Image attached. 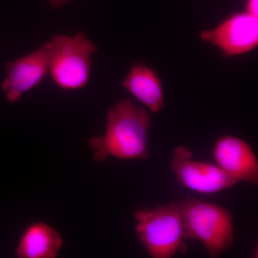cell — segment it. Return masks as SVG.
<instances>
[{
  "label": "cell",
  "instance_id": "obj_1",
  "mask_svg": "<svg viewBox=\"0 0 258 258\" xmlns=\"http://www.w3.org/2000/svg\"><path fill=\"white\" fill-rule=\"evenodd\" d=\"M152 125L144 107L131 99H120L107 111L106 131L88 139L93 158L103 163L108 158L131 160L150 159L148 132Z\"/></svg>",
  "mask_w": 258,
  "mask_h": 258
},
{
  "label": "cell",
  "instance_id": "obj_2",
  "mask_svg": "<svg viewBox=\"0 0 258 258\" xmlns=\"http://www.w3.org/2000/svg\"><path fill=\"white\" fill-rule=\"evenodd\" d=\"M179 205L186 240L203 244L211 258L221 257L233 245L234 215L228 209L191 197Z\"/></svg>",
  "mask_w": 258,
  "mask_h": 258
},
{
  "label": "cell",
  "instance_id": "obj_3",
  "mask_svg": "<svg viewBox=\"0 0 258 258\" xmlns=\"http://www.w3.org/2000/svg\"><path fill=\"white\" fill-rule=\"evenodd\" d=\"M139 242L152 258H172L187 253L179 200L156 208H141L134 215Z\"/></svg>",
  "mask_w": 258,
  "mask_h": 258
},
{
  "label": "cell",
  "instance_id": "obj_4",
  "mask_svg": "<svg viewBox=\"0 0 258 258\" xmlns=\"http://www.w3.org/2000/svg\"><path fill=\"white\" fill-rule=\"evenodd\" d=\"M50 42L49 72L61 89L74 91L87 85L93 66L96 44L83 32L74 37L57 35Z\"/></svg>",
  "mask_w": 258,
  "mask_h": 258
},
{
  "label": "cell",
  "instance_id": "obj_5",
  "mask_svg": "<svg viewBox=\"0 0 258 258\" xmlns=\"http://www.w3.org/2000/svg\"><path fill=\"white\" fill-rule=\"evenodd\" d=\"M170 169L178 184L201 195L221 192L238 183L216 164L194 160L192 152L183 145L174 148Z\"/></svg>",
  "mask_w": 258,
  "mask_h": 258
},
{
  "label": "cell",
  "instance_id": "obj_6",
  "mask_svg": "<svg viewBox=\"0 0 258 258\" xmlns=\"http://www.w3.org/2000/svg\"><path fill=\"white\" fill-rule=\"evenodd\" d=\"M200 37L221 51L225 58L244 55L257 48L258 18L245 11L234 13L215 28L203 30Z\"/></svg>",
  "mask_w": 258,
  "mask_h": 258
},
{
  "label": "cell",
  "instance_id": "obj_7",
  "mask_svg": "<svg viewBox=\"0 0 258 258\" xmlns=\"http://www.w3.org/2000/svg\"><path fill=\"white\" fill-rule=\"evenodd\" d=\"M50 42L42 44L30 55L5 66L6 77L0 87L10 103L20 101L25 93L36 87L49 72Z\"/></svg>",
  "mask_w": 258,
  "mask_h": 258
},
{
  "label": "cell",
  "instance_id": "obj_8",
  "mask_svg": "<svg viewBox=\"0 0 258 258\" xmlns=\"http://www.w3.org/2000/svg\"><path fill=\"white\" fill-rule=\"evenodd\" d=\"M212 156L217 165L237 182L257 186V157L252 147L243 139L232 135L222 136L214 145Z\"/></svg>",
  "mask_w": 258,
  "mask_h": 258
},
{
  "label": "cell",
  "instance_id": "obj_9",
  "mask_svg": "<svg viewBox=\"0 0 258 258\" xmlns=\"http://www.w3.org/2000/svg\"><path fill=\"white\" fill-rule=\"evenodd\" d=\"M121 86L149 111L159 113L165 109V97L161 80L157 71L142 62L131 66Z\"/></svg>",
  "mask_w": 258,
  "mask_h": 258
},
{
  "label": "cell",
  "instance_id": "obj_10",
  "mask_svg": "<svg viewBox=\"0 0 258 258\" xmlns=\"http://www.w3.org/2000/svg\"><path fill=\"white\" fill-rule=\"evenodd\" d=\"M62 246L59 232L45 222H36L24 230L15 253L19 258H55Z\"/></svg>",
  "mask_w": 258,
  "mask_h": 258
},
{
  "label": "cell",
  "instance_id": "obj_11",
  "mask_svg": "<svg viewBox=\"0 0 258 258\" xmlns=\"http://www.w3.org/2000/svg\"><path fill=\"white\" fill-rule=\"evenodd\" d=\"M245 12L258 18V0H246Z\"/></svg>",
  "mask_w": 258,
  "mask_h": 258
},
{
  "label": "cell",
  "instance_id": "obj_12",
  "mask_svg": "<svg viewBox=\"0 0 258 258\" xmlns=\"http://www.w3.org/2000/svg\"><path fill=\"white\" fill-rule=\"evenodd\" d=\"M69 0H48L50 6L54 9H57L60 8L61 7L63 6L66 3H67Z\"/></svg>",
  "mask_w": 258,
  "mask_h": 258
}]
</instances>
